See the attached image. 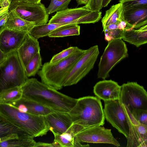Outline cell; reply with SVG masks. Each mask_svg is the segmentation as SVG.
<instances>
[{
  "label": "cell",
  "instance_id": "1",
  "mask_svg": "<svg viewBox=\"0 0 147 147\" xmlns=\"http://www.w3.org/2000/svg\"><path fill=\"white\" fill-rule=\"evenodd\" d=\"M22 96L54 111L69 113L77 99L62 94L36 78L28 79L21 86Z\"/></svg>",
  "mask_w": 147,
  "mask_h": 147
},
{
  "label": "cell",
  "instance_id": "2",
  "mask_svg": "<svg viewBox=\"0 0 147 147\" xmlns=\"http://www.w3.org/2000/svg\"><path fill=\"white\" fill-rule=\"evenodd\" d=\"M73 120V128L76 135L91 127L102 126L105 117L100 99L87 96L77 99L75 105L68 113Z\"/></svg>",
  "mask_w": 147,
  "mask_h": 147
},
{
  "label": "cell",
  "instance_id": "3",
  "mask_svg": "<svg viewBox=\"0 0 147 147\" xmlns=\"http://www.w3.org/2000/svg\"><path fill=\"white\" fill-rule=\"evenodd\" d=\"M0 115L34 138L45 135L49 131L45 116L20 112L11 105L0 103Z\"/></svg>",
  "mask_w": 147,
  "mask_h": 147
},
{
  "label": "cell",
  "instance_id": "4",
  "mask_svg": "<svg viewBox=\"0 0 147 147\" xmlns=\"http://www.w3.org/2000/svg\"><path fill=\"white\" fill-rule=\"evenodd\" d=\"M86 50L80 49L56 63H45L38 72L41 82L57 90L62 89L64 81L76 62Z\"/></svg>",
  "mask_w": 147,
  "mask_h": 147
},
{
  "label": "cell",
  "instance_id": "5",
  "mask_svg": "<svg viewBox=\"0 0 147 147\" xmlns=\"http://www.w3.org/2000/svg\"><path fill=\"white\" fill-rule=\"evenodd\" d=\"M28 79L17 51L8 54L0 64V92L3 90L21 86Z\"/></svg>",
  "mask_w": 147,
  "mask_h": 147
},
{
  "label": "cell",
  "instance_id": "6",
  "mask_svg": "<svg viewBox=\"0 0 147 147\" xmlns=\"http://www.w3.org/2000/svg\"><path fill=\"white\" fill-rule=\"evenodd\" d=\"M128 56L126 45L122 39L108 41L98 65V77L105 80L114 67Z\"/></svg>",
  "mask_w": 147,
  "mask_h": 147
},
{
  "label": "cell",
  "instance_id": "7",
  "mask_svg": "<svg viewBox=\"0 0 147 147\" xmlns=\"http://www.w3.org/2000/svg\"><path fill=\"white\" fill-rule=\"evenodd\" d=\"M14 10L24 20L38 25L47 23L49 14L47 8L42 3H30L25 0H13L9 11Z\"/></svg>",
  "mask_w": 147,
  "mask_h": 147
},
{
  "label": "cell",
  "instance_id": "8",
  "mask_svg": "<svg viewBox=\"0 0 147 147\" xmlns=\"http://www.w3.org/2000/svg\"><path fill=\"white\" fill-rule=\"evenodd\" d=\"M119 100L130 111L147 110V93L144 87L136 82H128L121 86Z\"/></svg>",
  "mask_w": 147,
  "mask_h": 147
},
{
  "label": "cell",
  "instance_id": "9",
  "mask_svg": "<svg viewBox=\"0 0 147 147\" xmlns=\"http://www.w3.org/2000/svg\"><path fill=\"white\" fill-rule=\"evenodd\" d=\"M99 53L97 45L86 49L66 78L63 86L76 84L85 77L93 68Z\"/></svg>",
  "mask_w": 147,
  "mask_h": 147
},
{
  "label": "cell",
  "instance_id": "10",
  "mask_svg": "<svg viewBox=\"0 0 147 147\" xmlns=\"http://www.w3.org/2000/svg\"><path fill=\"white\" fill-rule=\"evenodd\" d=\"M104 113L107 121L120 133L128 138L129 127L127 119L119 100L104 101Z\"/></svg>",
  "mask_w": 147,
  "mask_h": 147
},
{
  "label": "cell",
  "instance_id": "11",
  "mask_svg": "<svg viewBox=\"0 0 147 147\" xmlns=\"http://www.w3.org/2000/svg\"><path fill=\"white\" fill-rule=\"evenodd\" d=\"M101 126L85 129L77 134L75 138L80 142L108 144L120 146V144L113 136L111 129Z\"/></svg>",
  "mask_w": 147,
  "mask_h": 147
},
{
  "label": "cell",
  "instance_id": "12",
  "mask_svg": "<svg viewBox=\"0 0 147 147\" xmlns=\"http://www.w3.org/2000/svg\"><path fill=\"white\" fill-rule=\"evenodd\" d=\"M121 104L129 125V132L127 139V147H147V125L142 124L137 121L127 107Z\"/></svg>",
  "mask_w": 147,
  "mask_h": 147
},
{
  "label": "cell",
  "instance_id": "13",
  "mask_svg": "<svg viewBox=\"0 0 147 147\" xmlns=\"http://www.w3.org/2000/svg\"><path fill=\"white\" fill-rule=\"evenodd\" d=\"M29 33L7 28H0V49L8 55L17 50Z\"/></svg>",
  "mask_w": 147,
  "mask_h": 147
},
{
  "label": "cell",
  "instance_id": "14",
  "mask_svg": "<svg viewBox=\"0 0 147 147\" xmlns=\"http://www.w3.org/2000/svg\"><path fill=\"white\" fill-rule=\"evenodd\" d=\"M45 117L49 130L52 132L59 134L66 132L75 134L73 128V120L68 113L55 111Z\"/></svg>",
  "mask_w": 147,
  "mask_h": 147
},
{
  "label": "cell",
  "instance_id": "15",
  "mask_svg": "<svg viewBox=\"0 0 147 147\" xmlns=\"http://www.w3.org/2000/svg\"><path fill=\"white\" fill-rule=\"evenodd\" d=\"M121 86L112 80L100 81L93 88V92L96 96L104 102L119 100Z\"/></svg>",
  "mask_w": 147,
  "mask_h": 147
},
{
  "label": "cell",
  "instance_id": "16",
  "mask_svg": "<svg viewBox=\"0 0 147 147\" xmlns=\"http://www.w3.org/2000/svg\"><path fill=\"white\" fill-rule=\"evenodd\" d=\"M91 11L85 6L78 8H67L57 11L49 21V23L69 24L76 23L77 20Z\"/></svg>",
  "mask_w": 147,
  "mask_h": 147
},
{
  "label": "cell",
  "instance_id": "17",
  "mask_svg": "<svg viewBox=\"0 0 147 147\" xmlns=\"http://www.w3.org/2000/svg\"><path fill=\"white\" fill-rule=\"evenodd\" d=\"M123 15L132 28L138 29L147 25V5L123 7Z\"/></svg>",
  "mask_w": 147,
  "mask_h": 147
},
{
  "label": "cell",
  "instance_id": "18",
  "mask_svg": "<svg viewBox=\"0 0 147 147\" xmlns=\"http://www.w3.org/2000/svg\"><path fill=\"white\" fill-rule=\"evenodd\" d=\"M38 40L28 33L17 50L24 68L30 60L38 53L40 52V48Z\"/></svg>",
  "mask_w": 147,
  "mask_h": 147
},
{
  "label": "cell",
  "instance_id": "19",
  "mask_svg": "<svg viewBox=\"0 0 147 147\" xmlns=\"http://www.w3.org/2000/svg\"><path fill=\"white\" fill-rule=\"evenodd\" d=\"M122 39L137 47L146 44L147 42V25L138 29L124 30Z\"/></svg>",
  "mask_w": 147,
  "mask_h": 147
},
{
  "label": "cell",
  "instance_id": "20",
  "mask_svg": "<svg viewBox=\"0 0 147 147\" xmlns=\"http://www.w3.org/2000/svg\"><path fill=\"white\" fill-rule=\"evenodd\" d=\"M34 23L20 17L14 10L9 11L7 20L3 26L12 30L29 33L35 26Z\"/></svg>",
  "mask_w": 147,
  "mask_h": 147
},
{
  "label": "cell",
  "instance_id": "21",
  "mask_svg": "<svg viewBox=\"0 0 147 147\" xmlns=\"http://www.w3.org/2000/svg\"><path fill=\"white\" fill-rule=\"evenodd\" d=\"M123 6L121 3L113 5L107 10L101 20L103 28L123 19Z\"/></svg>",
  "mask_w": 147,
  "mask_h": 147
},
{
  "label": "cell",
  "instance_id": "22",
  "mask_svg": "<svg viewBox=\"0 0 147 147\" xmlns=\"http://www.w3.org/2000/svg\"><path fill=\"white\" fill-rule=\"evenodd\" d=\"M22 104L24 105L27 109V112L35 115L45 116L55 111L34 101L22 97L16 104Z\"/></svg>",
  "mask_w": 147,
  "mask_h": 147
},
{
  "label": "cell",
  "instance_id": "23",
  "mask_svg": "<svg viewBox=\"0 0 147 147\" xmlns=\"http://www.w3.org/2000/svg\"><path fill=\"white\" fill-rule=\"evenodd\" d=\"M54 141L57 143L61 147H89V145H82L75 138V135L72 133L66 132L59 134L54 132Z\"/></svg>",
  "mask_w": 147,
  "mask_h": 147
},
{
  "label": "cell",
  "instance_id": "24",
  "mask_svg": "<svg viewBox=\"0 0 147 147\" xmlns=\"http://www.w3.org/2000/svg\"><path fill=\"white\" fill-rule=\"evenodd\" d=\"M22 96L21 86L3 90L0 92V103L13 105Z\"/></svg>",
  "mask_w": 147,
  "mask_h": 147
},
{
  "label": "cell",
  "instance_id": "25",
  "mask_svg": "<svg viewBox=\"0 0 147 147\" xmlns=\"http://www.w3.org/2000/svg\"><path fill=\"white\" fill-rule=\"evenodd\" d=\"M12 134H17L22 136H33L26 131L0 115V137L1 138Z\"/></svg>",
  "mask_w": 147,
  "mask_h": 147
},
{
  "label": "cell",
  "instance_id": "26",
  "mask_svg": "<svg viewBox=\"0 0 147 147\" xmlns=\"http://www.w3.org/2000/svg\"><path fill=\"white\" fill-rule=\"evenodd\" d=\"M78 24H71L61 26L51 32L48 36L55 38L79 35L80 33V26Z\"/></svg>",
  "mask_w": 147,
  "mask_h": 147
},
{
  "label": "cell",
  "instance_id": "27",
  "mask_svg": "<svg viewBox=\"0 0 147 147\" xmlns=\"http://www.w3.org/2000/svg\"><path fill=\"white\" fill-rule=\"evenodd\" d=\"M66 24H67L48 23L35 25L30 31L29 34L38 39L42 37L48 36L50 33L55 29Z\"/></svg>",
  "mask_w": 147,
  "mask_h": 147
},
{
  "label": "cell",
  "instance_id": "28",
  "mask_svg": "<svg viewBox=\"0 0 147 147\" xmlns=\"http://www.w3.org/2000/svg\"><path fill=\"white\" fill-rule=\"evenodd\" d=\"M34 138L30 136H20L1 142L0 147H35L36 142Z\"/></svg>",
  "mask_w": 147,
  "mask_h": 147
},
{
  "label": "cell",
  "instance_id": "29",
  "mask_svg": "<svg viewBox=\"0 0 147 147\" xmlns=\"http://www.w3.org/2000/svg\"><path fill=\"white\" fill-rule=\"evenodd\" d=\"M40 52L38 53L29 62L24 68L27 76H34L38 72L42 66Z\"/></svg>",
  "mask_w": 147,
  "mask_h": 147
},
{
  "label": "cell",
  "instance_id": "30",
  "mask_svg": "<svg viewBox=\"0 0 147 147\" xmlns=\"http://www.w3.org/2000/svg\"><path fill=\"white\" fill-rule=\"evenodd\" d=\"M72 0H51L50 3L47 8L48 14L61 11L68 8V5Z\"/></svg>",
  "mask_w": 147,
  "mask_h": 147
},
{
  "label": "cell",
  "instance_id": "31",
  "mask_svg": "<svg viewBox=\"0 0 147 147\" xmlns=\"http://www.w3.org/2000/svg\"><path fill=\"white\" fill-rule=\"evenodd\" d=\"M102 12L100 10L91 11L90 12L78 19L77 24L94 23L101 18Z\"/></svg>",
  "mask_w": 147,
  "mask_h": 147
},
{
  "label": "cell",
  "instance_id": "32",
  "mask_svg": "<svg viewBox=\"0 0 147 147\" xmlns=\"http://www.w3.org/2000/svg\"><path fill=\"white\" fill-rule=\"evenodd\" d=\"M80 49L77 47H69L53 55L49 62L52 64L56 63L69 57Z\"/></svg>",
  "mask_w": 147,
  "mask_h": 147
},
{
  "label": "cell",
  "instance_id": "33",
  "mask_svg": "<svg viewBox=\"0 0 147 147\" xmlns=\"http://www.w3.org/2000/svg\"><path fill=\"white\" fill-rule=\"evenodd\" d=\"M124 30L119 28L104 30L105 39L108 42L112 40L122 39Z\"/></svg>",
  "mask_w": 147,
  "mask_h": 147
},
{
  "label": "cell",
  "instance_id": "34",
  "mask_svg": "<svg viewBox=\"0 0 147 147\" xmlns=\"http://www.w3.org/2000/svg\"><path fill=\"white\" fill-rule=\"evenodd\" d=\"M130 112L135 118L139 122L142 124L147 125V110L136 109Z\"/></svg>",
  "mask_w": 147,
  "mask_h": 147
},
{
  "label": "cell",
  "instance_id": "35",
  "mask_svg": "<svg viewBox=\"0 0 147 147\" xmlns=\"http://www.w3.org/2000/svg\"><path fill=\"white\" fill-rule=\"evenodd\" d=\"M123 7H132L147 5V0H119Z\"/></svg>",
  "mask_w": 147,
  "mask_h": 147
},
{
  "label": "cell",
  "instance_id": "36",
  "mask_svg": "<svg viewBox=\"0 0 147 147\" xmlns=\"http://www.w3.org/2000/svg\"><path fill=\"white\" fill-rule=\"evenodd\" d=\"M102 0H89L85 7L88 9L94 11L100 10L102 8Z\"/></svg>",
  "mask_w": 147,
  "mask_h": 147
},
{
  "label": "cell",
  "instance_id": "37",
  "mask_svg": "<svg viewBox=\"0 0 147 147\" xmlns=\"http://www.w3.org/2000/svg\"><path fill=\"white\" fill-rule=\"evenodd\" d=\"M60 147V146L57 143L53 141V142L52 143H48L41 142H36L35 147Z\"/></svg>",
  "mask_w": 147,
  "mask_h": 147
},
{
  "label": "cell",
  "instance_id": "38",
  "mask_svg": "<svg viewBox=\"0 0 147 147\" xmlns=\"http://www.w3.org/2000/svg\"><path fill=\"white\" fill-rule=\"evenodd\" d=\"M11 1V0H1L0 1V7L2 8L9 7Z\"/></svg>",
  "mask_w": 147,
  "mask_h": 147
},
{
  "label": "cell",
  "instance_id": "39",
  "mask_svg": "<svg viewBox=\"0 0 147 147\" xmlns=\"http://www.w3.org/2000/svg\"><path fill=\"white\" fill-rule=\"evenodd\" d=\"M8 12L3 15L0 18V28L6 22L8 17Z\"/></svg>",
  "mask_w": 147,
  "mask_h": 147
},
{
  "label": "cell",
  "instance_id": "40",
  "mask_svg": "<svg viewBox=\"0 0 147 147\" xmlns=\"http://www.w3.org/2000/svg\"><path fill=\"white\" fill-rule=\"evenodd\" d=\"M9 11V7L4 8H0V18L3 15L8 13Z\"/></svg>",
  "mask_w": 147,
  "mask_h": 147
},
{
  "label": "cell",
  "instance_id": "41",
  "mask_svg": "<svg viewBox=\"0 0 147 147\" xmlns=\"http://www.w3.org/2000/svg\"><path fill=\"white\" fill-rule=\"evenodd\" d=\"M7 55L3 53L0 49V64L5 59Z\"/></svg>",
  "mask_w": 147,
  "mask_h": 147
},
{
  "label": "cell",
  "instance_id": "42",
  "mask_svg": "<svg viewBox=\"0 0 147 147\" xmlns=\"http://www.w3.org/2000/svg\"><path fill=\"white\" fill-rule=\"evenodd\" d=\"M89 0H76V1L78 5L82 4L86 5L89 1Z\"/></svg>",
  "mask_w": 147,
  "mask_h": 147
},
{
  "label": "cell",
  "instance_id": "43",
  "mask_svg": "<svg viewBox=\"0 0 147 147\" xmlns=\"http://www.w3.org/2000/svg\"><path fill=\"white\" fill-rule=\"evenodd\" d=\"M112 0H102V7H107Z\"/></svg>",
  "mask_w": 147,
  "mask_h": 147
},
{
  "label": "cell",
  "instance_id": "44",
  "mask_svg": "<svg viewBox=\"0 0 147 147\" xmlns=\"http://www.w3.org/2000/svg\"><path fill=\"white\" fill-rule=\"evenodd\" d=\"M26 1L32 3H38L41 2V0H25Z\"/></svg>",
  "mask_w": 147,
  "mask_h": 147
},
{
  "label": "cell",
  "instance_id": "45",
  "mask_svg": "<svg viewBox=\"0 0 147 147\" xmlns=\"http://www.w3.org/2000/svg\"><path fill=\"white\" fill-rule=\"evenodd\" d=\"M1 142V138L0 137V143Z\"/></svg>",
  "mask_w": 147,
  "mask_h": 147
},
{
  "label": "cell",
  "instance_id": "46",
  "mask_svg": "<svg viewBox=\"0 0 147 147\" xmlns=\"http://www.w3.org/2000/svg\"><path fill=\"white\" fill-rule=\"evenodd\" d=\"M1 0H0V1H1Z\"/></svg>",
  "mask_w": 147,
  "mask_h": 147
}]
</instances>
